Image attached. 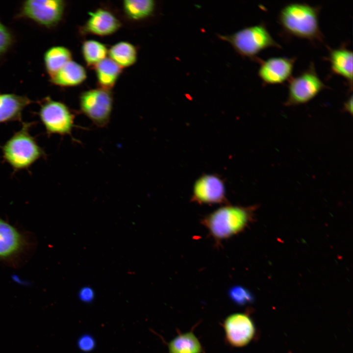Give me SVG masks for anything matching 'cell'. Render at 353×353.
Wrapping results in <instances>:
<instances>
[{"instance_id":"cell-1","label":"cell","mask_w":353,"mask_h":353,"mask_svg":"<svg viewBox=\"0 0 353 353\" xmlns=\"http://www.w3.org/2000/svg\"><path fill=\"white\" fill-rule=\"evenodd\" d=\"M321 6L304 2H291L280 10L278 20L287 34L310 41L323 42L324 35L319 24Z\"/></svg>"},{"instance_id":"cell-2","label":"cell","mask_w":353,"mask_h":353,"mask_svg":"<svg viewBox=\"0 0 353 353\" xmlns=\"http://www.w3.org/2000/svg\"><path fill=\"white\" fill-rule=\"evenodd\" d=\"M255 206L226 205L204 216L202 224L217 242L242 231L252 220Z\"/></svg>"},{"instance_id":"cell-3","label":"cell","mask_w":353,"mask_h":353,"mask_svg":"<svg viewBox=\"0 0 353 353\" xmlns=\"http://www.w3.org/2000/svg\"><path fill=\"white\" fill-rule=\"evenodd\" d=\"M33 123L23 122L21 128L15 132L2 147L4 160L15 171L28 169L46 153L29 132Z\"/></svg>"},{"instance_id":"cell-4","label":"cell","mask_w":353,"mask_h":353,"mask_svg":"<svg viewBox=\"0 0 353 353\" xmlns=\"http://www.w3.org/2000/svg\"><path fill=\"white\" fill-rule=\"evenodd\" d=\"M219 38L230 44L240 55L257 61L261 50L271 47L281 48L272 36L265 24L244 27L231 34L220 35Z\"/></svg>"},{"instance_id":"cell-5","label":"cell","mask_w":353,"mask_h":353,"mask_svg":"<svg viewBox=\"0 0 353 353\" xmlns=\"http://www.w3.org/2000/svg\"><path fill=\"white\" fill-rule=\"evenodd\" d=\"M39 116L49 136L58 134L72 136L75 125V115L63 102L50 98L40 105Z\"/></svg>"},{"instance_id":"cell-6","label":"cell","mask_w":353,"mask_h":353,"mask_svg":"<svg viewBox=\"0 0 353 353\" xmlns=\"http://www.w3.org/2000/svg\"><path fill=\"white\" fill-rule=\"evenodd\" d=\"M81 112L96 126L103 128L110 121L113 98L110 90L101 87L83 92L79 98Z\"/></svg>"},{"instance_id":"cell-7","label":"cell","mask_w":353,"mask_h":353,"mask_svg":"<svg viewBox=\"0 0 353 353\" xmlns=\"http://www.w3.org/2000/svg\"><path fill=\"white\" fill-rule=\"evenodd\" d=\"M328 88L317 74L314 63L311 62L306 69L288 79V97L284 105L293 106L307 102L322 90Z\"/></svg>"},{"instance_id":"cell-8","label":"cell","mask_w":353,"mask_h":353,"mask_svg":"<svg viewBox=\"0 0 353 353\" xmlns=\"http://www.w3.org/2000/svg\"><path fill=\"white\" fill-rule=\"evenodd\" d=\"M65 4L61 0H29L24 2V16L43 25H55L61 19Z\"/></svg>"},{"instance_id":"cell-9","label":"cell","mask_w":353,"mask_h":353,"mask_svg":"<svg viewBox=\"0 0 353 353\" xmlns=\"http://www.w3.org/2000/svg\"><path fill=\"white\" fill-rule=\"evenodd\" d=\"M223 327L228 343L235 347L247 345L252 339L255 328L251 319L247 314L234 313L227 316Z\"/></svg>"},{"instance_id":"cell-10","label":"cell","mask_w":353,"mask_h":353,"mask_svg":"<svg viewBox=\"0 0 353 353\" xmlns=\"http://www.w3.org/2000/svg\"><path fill=\"white\" fill-rule=\"evenodd\" d=\"M192 200L200 204H219L226 202L223 181L214 175H205L196 181Z\"/></svg>"},{"instance_id":"cell-11","label":"cell","mask_w":353,"mask_h":353,"mask_svg":"<svg viewBox=\"0 0 353 353\" xmlns=\"http://www.w3.org/2000/svg\"><path fill=\"white\" fill-rule=\"evenodd\" d=\"M296 57H273L266 60L258 58V75L266 84L282 83L292 76Z\"/></svg>"},{"instance_id":"cell-12","label":"cell","mask_w":353,"mask_h":353,"mask_svg":"<svg viewBox=\"0 0 353 353\" xmlns=\"http://www.w3.org/2000/svg\"><path fill=\"white\" fill-rule=\"evenodd\" d=\"M89 18L82 28L85 33L98 36H106L117 31L121 24L111 12L99 8L89 13Z\"/></svg>"},{"instance_id":"cell-13","label":"cell","mask_w":353,"mask_h":353,"mask_svg":"<svg viewBox=\"0 0 353 353\" xmlns=\"http://www.w3.org/2000/svg\"><path fill=\"white\" fill-rule=\"evenodd\" d=\"M328 55L325 59L330 63L332 73L342 76L348 82L352 90L353 86V52L345 46L331 49L328 47Z\"/></svg>"},{"instance_id":"cell-14","label":"cell","mask_w":353,"mask_h":353,"mask_svg":"<svg viewBox=\"0 0 353 353\" xmlns=\"http://www.w3.org/2000/svg\"><path fill=\"white\" fill-rule=\"evenodd\" d=\"M31 102L25 96L0 94V124L21 121L23 111Z\"/></svg>"},{"instance_id":"cell-15","label":"cell","mask_w":353,"mask_h":353,"mask_svg":"<svg viewBox=\"0 0 353 353\" xmlns=\"http://www.w3.org/2000/svg\"><path fill=\"white\" fill-rule=\"evenodd\" d=\"M22 235L10 224L0 218V259L17 253L23 246Z\"/></svg>"},{"instance_id":"cell-16","label":"cell","mask_w":353,"mask_h":353,"mask_svg":"<svg viewBox=\"0 0 353 353\" xmlns=\"http://www.w3.org/2000/svg\"><path fill=\"white\" fill-rule=\"evenodd\" d=\"M86 78V72L83 66L71 60L67 62L56 74L50 77L54 84L62 87L78 85Z\"/></svg>"},{"instance_id":"cell-17","label":"cell","mask_w":353,"mask_h":353,"mask_svg":"<svg viewBox=\"0 0 353 353\" xmlns=\"http://www.w3.org/2000/svg\"><path fill=\"white\" fill-rule=\"evenodd\" d=\"M99 87L110 90L122 72V68L109 57H106L95 67Z\"/></svg>"},{"instance_id":"cell-18","label":"cell","mask_w":353,"mask_h":353,"mask_svg":"<svg viewBox=\"0 0 353 353\" xmlns=\"http://www.w3.org/2000/svg\"><path fill=\"white\" fill-rule=\"evenodd\" d=\"M108 54L109 58L121 68L129 67L137 60V50L135 47L126 41H121L111 47Z\"/></svg>"},{"instance_id":"cell-19","label":"cell","mask_w":353,"mask_h":353,"mask_svg":"<svg viewBox=\"0 0 353 353\" xmlns=\"http://www.w3.org/2000/svg\"><path fill=\"white\" fill-rule=\"evenodd\" d=\"M72 60L70 50L63 46H55L48 50L44 55L46 70L50 77L56 74L67 62Z\"/></svg>"},{"instance_id":"cell-20","label":"cell","mask_w":353,"mask_h":353,"mask_svg":"<svg viewBox=\"0 0 353 353\" xmlns=\"http://www.w3.org/2000/svg\"><path fill=\"white\" fill-rule=\"evenodd\" d=\"M169 353H201V344L192 331L178 335L168 344Z\"/></svg>"},{"instance_id":"cell-21","label":"cell","mask_w":353,"mask_h":353,"mask_svg":"<svg viewBox=\"0 0 353 353\" xmlns=\"http://www.w3.org/2000/svg\"><path fill=\"white\" fill-rule=\"evenodd\" d=\"M123 9L126 16L134 20L145 19L154 11L155 3L152 0H126Z\"/></svg>"},{"instance_id":"cell-22","label":"cell","mask_w":353,"mask_h":353,"mask_svg":"<svg viewBox=\"0 0 353 353\" xmlns=\"http://www.w3.org/2000/svg\"><path fill=\"white\" fill-rule=\"evenodd\" d=\"M83 58L88 66L95 67L106 58L108 50L102 43L93 40L84 41L82 46Z\"/></svg>"},{"instance_id":"cell-23","label":"cell","mask_w":353,"mask_h":353,"mask_svg":"<svg viewBox=\"0 0 353 353\" xmlns=\"http://www.w3.org/2000/svg\"><path fill=\"white\" fill-rule=\"evenodd\" d=\"M228 294L231 300L239 304H244L251 302L252 300L251 293L242 286H235L231 287Z\"/></svg>"},{"instance_id":"cell-24","label":"cell","mask_w":353,"mask_h":353,"mask_svg":"<svg viewBox=\"0 0 353 353\" xmlns=\"http://www.w3.org/2000/svg\"><path fill=\"white\" fill-rule=\"evenodd\" d=\"M12 43V36L8 29L0 22V54L5 52Z\"/></svg>"},{"instance_id":"cell-25","label":"cell","mask_w":353,"mask_h":353,"mask_svg":"<svg viewBox=\"0 0 353 353\" xmlns=\"http://www.w3.org/2000/svg\"><path fill=\"white\" fill-rule=\"evenodd\" d=\"M95 346V341L94 339L89 335H84L78 339V348L83 352L92 351L94 348Z\"/></svg>"},{"instance_id":"cell-26","label":"cell","mask_w":353,"mask_h":353,"mask_svg":"<svg viewBox=\"0 0 353 353\" xmlns=\"http://www.w3.org/2000/svg\"><path fill=\"white\" fill-rule=\"evenodd\" d=\"M94 292L91 287L85 286L80 290L78 297L82 302L89 303L94 299Z\"/></svg>"},{"instance_id":"cell-27","label":"cell","mask_w":353,"mask_h":353,"mask_svg":"<svg viewBox=\"0 0 353 353\" xmlns=\"http://www.w3.org/2000/svg\"><path fill=\"white\" fill-rule=\"evenodd\" d=\"M343 110L351 114L353 113V96L351 95L348 99L345 102Z\"/></svg>"}]
</instances>
